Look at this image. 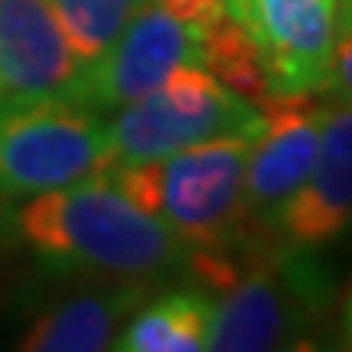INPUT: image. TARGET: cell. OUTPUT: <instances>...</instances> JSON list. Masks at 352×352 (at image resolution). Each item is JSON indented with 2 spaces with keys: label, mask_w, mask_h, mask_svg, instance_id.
<instances>
[{
  "label": "cell",
  "mask_w": 352,
  "mask_h": 352,
  "mask_svg": "<svg viewBox=\"0 0 352 352\" xmlns=\"http://www.w3.org/2000/svg\"><path fill=\"white\" fill-rule=\"evenodd\" d=\"M352 26V0H336V33Z\"/></svg>",
  "instance_id": "obj_17"
},
{
  "label": "cell",
  "mask_w": 352,
  "mask_h": 352,
  "mask_svg": "<svg viewBox=\"0 0 352 352\" xmlns=\"http://www.w3.org/2000/svg\"><path fill=\"white\" fill-rule=\"evenodd\" d=\"M239 23L261 50L271 95L323 88L336 43V0H245Z\"/></svg>",
  "instance_id": "obj_9"
},
{
  "label": "cell",
  "mask_w": 352,
  "mask_h": 352,
  "mask_svg": "<svg viewBox=\"0 0 352 352\" xmlns=\"http://www.w3.org/2000/svg\"><path fill=\"white\" fill-rule=\"evenodd\" d=\"M108 173L101 114L76 101L0 108V196H39Z\"/></svg>",
  "instance_id": "obj_5"
},
{
  "label": "cell",
  "mask_w": 352,
  "mask_h": 352,
  "mask_svg": "<svg viewBox=\"0 0 352 352\" xmlns=\"http://www.w3.org/2000/svg\"><path fill=\"white\" fill-rule=\"evenodd\" d=\"M147 294V284L127 280L121 287L82 294L63 300L36 316V323L26 329L20 349L30 352H98L111 349L121 323L134 314Z\"/></svg>",
  "instance_id": "obj_11"
},
{
  "label": "cell",
  "mask_w": 352,
  "mask_h": 352,
  "mask_svg": "<svg viewBox=\"0 0 352 352\" xmlns=\"http://www.w3.org/2000/svg\"><path fill=\"white\" fill-rule=\"evenodd\" d=\"M179 65H202V26L144 0L118 39L82 69L76 104L95 114L118 111L164 85Z\"/></svg>",
  "instance_id": "obj_6"
},
{
  "label": "cell",
  "mask_w": 352,
  "mask_h": 352,
  "mask_svg": "<svg viewBox=\"0 0 352 352\" xmlns=\"http://www.w3.org/2000/svg\"><path fill=\"white\" fill-rule=\"evenodd\" d=\"M342 327H346V346H352V297L346 303V320H342Z\"/></svg>",
  "instance_id": "obj_19"
},
{
  "label": "cell",
  "mask_w": 352,
  "mask_h": 352,
  "mask_svg": "<svg viewBox=\"0 0 352 352\" xmlns=\"http://www.w3.org/2000/svg\"><path fill=\"white\" fill-rule=\"evenodd\" d=\"M157 7H164L166 13H173L179 20L186 23H196V26H209L215 20L226 16V0H153Z\"/></svg>",
  "instance_id": "obj_16"
},
{
  "label": "cell",
  "mask_w": 352,
  "mask_h": 352,
  "mask_svg": "<svg viewBox=\"0 0 352 352\" xmlns=\"http://www.w3.org/2000/svg\"><path fill=\"white\" fill-rule=\"evenodd\" d=\"M82 63L50 0H0V108L76 101Z\"/></svg>",
  "instance_id": "obj_8"
},
{
  "label": "cell",
  "mask_w": 352,
  "mask_h": 352,
  "mask_svg": "<svg viewBox=\"0 0 352 352\" xmlns=\"http://www.w3.org/2000/svg\"><path fill=\"white\" fill-rule=\"evenodd\" d=\"M16 235L63 274H101L151 284L186 261L189 245L144 212L108 173L30 196L13 219Z\"/></svg>",
  "instance_id": "obj_1"
},
{
  "label": "cell",
  "mask_w": 352,
  "mask_h": 352,
  "mask_svg": "<svg viewBox=\"0 0 352 352\" xmlns=\"http://www.w3.org/2000/svg\"><path fill=\"white\" fill-rule=\"evenodd\" d=\"M261 108L235 95L202 65H179L151 95L118 108L104 124L108 170L164 160L206 140L261 134Z\"/></svg>",
  "instance_id": "obj_4"
},
{
  "label": "cell",
  "mask_w": 352,
  "mask_h": 352,
  "mask_svg": "<svg viewBox=\"0 0 352 352\" xmlns=\"http://www.w3.org/2000/svg\"><path fill=\"white\" fill-rule=\"evenodd\" d=\"M248 138L206 140L164 160L114 166L108 176L127 199L157 215L189 248H219L245 235Z\"/></svg>",
  "instance_id": "obj_3"
},
{
  "label": "cell",
  "mask_w": 352,
  "mask_h": 352,
  "mask_svg": "<svg viewBox=\"0 0 352 352\" xmlns=\"http://www.w3.org/2000/svg\"><path fill=\"white\" fill-rule=\"evenodd\" d=\"M235 271L212 303L206 349L264 352L300 346V336L329 307V280L307 248L274 228L252 226L226 245Z\"/></svg>",
  "instance_id": "obj_2"
},
{
  "label": "cell",
  "mask_w": 352,
  "mask_h": 352,
  "mask_svg": "<svg viewBox=\"0 0 352 352\" xmlns=\"http://www.w3.org/2000/svg\"><path fill=\"white\" fill-rule=\"evenodd\" d=\"M76 59L91 65L111 46L144 0H50Z\"/></svg>",
  "instance_id": "obj_14"
},
{
  "label": "cell",
  "mask_w": 352,
  "mask_h": 352,
  "mask_svg": "<svg viewBox=\"0 0 352 352\" xmlns=\"http://www.w3.org/2000/svg\"><path fill=\"white\" fill-rule=\"evenodd\" d=\"M202 69L252 104H261L271 95L258 43L228 13L222 20L202 26Z\"/></svg>",
  "instance_id": "obj_13"
},
{
  "label": "cell",
  "mask_w": 352,
  "mask_h": 352,
  "mask_svg": "<svg viewBox=\"0 0 352 352\" xmlns=\"http://www.w3.org/2000/svg\"><path fill=\"white\" fill-rule=\"evenodd\" d=\"M352 226V101H329L320 151L300 189L284 202L274 232L290 245L320 248Z\"/></svg>",
  "instance_id": "obj_10"
},
{
  "label": "cell",
  "mask_w": 352,
  "mask_h": 352,
  "mask_svg": "<svg viewBox=\"0 0 352 352\" xmlns=\"http://www.w3.org/2000/svg\"><path fill=\"white\" fill-rule=\"evenodd\" d=\"M258 108L264 124L248 147L245 209L252 226L274 228L284 202L300 189L316 160L327 104H320L314 91H300L267 95Z\"/></svg>",
  "instance_id": "obj_7"
},
{
  "label": "cell",
  "mask_w": 352,
  "mask_h": 352,
  "mask_svg": "<svg viewBox=\"0 0 352 352\" xmlns=\"http://www.w3.org/2000/svg\"><path fill=\"white\" fill-rule=\"evenodd\" d=\"M212 300L202 290H176L164 294L147 307L134 310L114 349L124 352H199L206 349Z\"/></svg>",
  "instance_id": "obj_12"
},
{
  "label": "cell",
  "mask_w": 352,
  "mask_h": 352,
  "mask_svg": "<svg viewBox=\"0 0 352 352\" xmlns=\"http://www.w3.org/2000/svg\"><path fill=\"white\" fill-rule=\"evenodd\" d=\"M226 10H228V16L241 20V13H245V0H226Z\"/></svg>",
  "instance_id": "obj_18"
},
{
  "label": "cell",
  "mask_w": 352,
  "mask_h": 352,
  "mask_svg": "<svg viewBox=\"0 0 352 352\" xmlns=\"http://www.w3.org/2000/svg\"><path fill=\"white\" fill-rule=\"evenodd\" d=\"M320 91H327L329 101H352V26L336 33L333 59H329V76Z\"/></svg>",
  "instance_id": "obj_15"
}]
</instances>
